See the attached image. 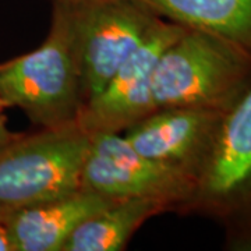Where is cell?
Returning <instances> with one entry per match:
<instances>
[{
	"label": "cell",
	"instance_id": "4fadbf2b",
	"mask_svg": "<svg viewBox=\"0 0 251 251\" xmlns=\"http://www.w3.org/2000/svg\"><path fill=\"white\" fill-rule=\"evenodd\" d=\"M0 251H14V246L4 221H0Z\"/></svg>",
	"mask_w": 251,
	"mask_h": 251
},
{
	"label": "cell",
	"instance_id": "7c38bea8",
	"mask_svg": "<svg viewBox=\"0 0 251 251\" xmlns=\"http://www.w3.org/2000/svg\"><path fill=\"white\" fill-rule=\"evenodd\" d=\"M18 134L10 131L9 127H7V122H6V117L3 115V110H0V147L6 145L10 143L11 140H14Z\"/></svg>",
	"mask_w": 251,
	"mask_h": 251
},
{
	"label": "cell",
	"instance_id": "277c9868",
	"mask_svg": "<svg viewBox=\"0 0 251 251\" xmlns=\"http://www.w3.org/2000/svg\"><path fill=\"white\" fill-rule=\"evenodd\" d=\"M84 105L97 97L161 20L140 0H67Z\"/></svg>",
	"mask_w": 251,
	"mask_h": 251
},
{
	"label": "cell",
	"instance_id": "8992f818",
	"mask_svg": "<svg viewBox=\"0 0 251 251\" xmlns=\"http://www.w3.org/2000/svg\"><path fill=\"white\" fill-rule=\"evenodd\" d=\"M197 181L137 152L122 133H90L81 188L112 200L153 198L187 209Z\"/></svg>",
	"mask_w": 251,
	"mask_h": 251
},
{
	"label": "cell",
	"instance_id": "9c48e42d",
	"mask_svg": "<svg viewBox=\"0 0 251 251\" xmlns=\"http://www.w3.org/2000/svg\"><path fill=\"white\" fill-rule=\"evenodd\" d=\"M116 200L80 188L69 196L20 209L4 219L14 251H62L87 218Z\"/></svg>",
	"mask_w": 251,
	"mask_h": 251
},
{
	"label": "cell",
	"instance_id": "7a4b0ae2",
	"mask_svg": "<svg viewBox=\"0 0 251 251\" xmlns=\"http://www.w3.org/2000/svg\"><path fill=\"white\" fill-rule=\"evenodd\" d=\"M251 84V52L205 31L186 28L155 66L156 109L226 112Z\"/></svg>",
	"mask_w": 251,
	"mask_h": 251
},
{
	"label": "cell",
	"instance_id": "5b68a950",
	"mask_svg": "<svg viewBox=\"0 0 251 251\" xmlns=\"http://www.w3.org/2000/svg\"><path fill=\"white\" fill-rule=\"evenodd\" d=\"M187 209L236 225L237 244L250 233L251 84L224 112Z\"/></svg>",
	"mask_w": 251,
	"mask_h": 251
},
{
	"label": "cell",
	"instance_id": "8fae6325",
	"mask_svg": "<svg viewBox=\"0 0 251 251\" xmlns=\"http://www.w3.org/2000/svg\"><path fill=\"white\" fill-rule=\"evenodd\" d=\"M168 208L163 201L153 198L116 200L87 218L64 243L62 251L123 250L147 219Z\"/></svg>",
	"mask_w": 251,
	"mask_h": 251
},
{
	"label": "cell",
	"instance_id": "52a82bcc",
	"mask_svg": "<svg viewBox=\"0 0 251 251\" xmlns=\"http://www.w3.org/2000/svg\"><path fill=\"white\" fill-rule=\"evenodd\" d=\"M186 27L161 18L141 45L110 77L103 90L88 100L78 116L88 133H123L156 110L152 77L161 54Z\"/></svg>",
	"mask_w": 251,
	"mask_h": 251
},
{
	"label": "cell",
	"instance_id": "ba28073f",
	"mask_svg": "<svg viewBox=\"0 0 251 251\" xmlns=\"http://www.w3.org/2000/svg\"><path fill=\"white\" fill-rule=\"evenodd\" d=\"M222 115L214 109H156L123 135L143 156L187 175L198 184Z\"/></svg>",
	"mask_w": 251,
	"mask_h": 251
},
{
	"label": "cell",
	"instance_id": "3957f363",
	"mask_svg": "<svg viewBox=\"0 0 251 251\" xmlns=\"http://www.w3.org/2000/svg\"><path fill=\"white\" fill-rule=\"evenodd\" d=\"M90 133L78 123L18 134L0 147V221L81 188Z\"/></svg>",
	"mask_w": 251,
	"mask_h": 251
},
{
	"label": "cell",
	"instance_id": "6da1fadb",
	"mask_svg": "<svg viewBox=\"0 0 251 251\" xmlns=\"http://www.w3.org/2000/svg\"><path fill=\"white\" fill-rule=\"evenodd\" d=\"M0 102L41 128L77 122L84 108L75 35L67 0H53L50 28L36 49L0 63Z\"/></svg>",
	"mask_w": 251,
	"mask_h": 251
},
{
	"label": "cell",
	"instance_id": "30bf717a",
	"mask_svg": "<svg viewBox=\"0 0 251 251\" xmlns=\"http://www.w3.org/2000/svg\"><path fill=\"white\" fill-rule=\"evenodd\" d=\"M156 16L251 52V0H140Z\"/></svg>",
	"mask_w": 251,
	"mask_h": 251
},
{
	"label": "cell",
	"instance_id": "5bb4252c",
	"mask_svg": "<svg viewBox=\"0 0 251 251\" xmlns=\"http://www.w3.org/2000/svg\"><path fill=\"white\" fill-rule=\"evenodd\" d=\"M240 244H242V246H251V230H250V233L244 237V240H243Z\"/></svg>",
	"mask_w": 251,
	"mask_h": 251
},
{
	"label": "cell",
	"instance_id": "9a60e30c",
	"mask_svg": "<svg viewBox=\"0 0 251 251\" xmlns=\"http://www.w3.org/2000/svg\"><path fill=\"white\" fill-rule=\"evenodd\" d=\"M0 110H4V108H3V105H1V102H0Z\"/></svg>",
	"mask_w": 251,
	"mask_h": 251
}]
</instances>
